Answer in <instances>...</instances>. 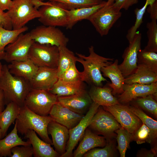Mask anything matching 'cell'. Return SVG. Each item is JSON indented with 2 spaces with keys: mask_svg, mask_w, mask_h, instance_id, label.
<instances>
[{
  "mask_svg": "<svg viewBox=\"0 0 157 157\" xmlns=\"http://www.w3.org/2000/svg\"><path fill=\"white\" fill-rule=\"evenodd\" d=\"M52 120L49 116H42L33 112L26 106L21 107L19 114L16 120L18 132L25 135L29 130L35 131L45 142L52 144L48 135V125Z\"/></svg>",
  "mask_w": 157,
  "mask_h": 157,
  "instance_id": "obj_3",
  "label": "cell"
},
{
  "mask_svg": "<svg viewBox=\"0 0 157 157\" xmlns=\"http://www.w3.org/2000/svg\"><path fill=\"white\" fill-rule=\"evenodd\" d=\"M17 130L15 123L13 129L5 138L0 139V157H11V149L17 146H31L29 140L27 141H23L17 134Z\"/></svg>",
  "mask_w": 157,
  "mask_h": 157,
  "instance_id": "obj_27",
  "label": "cell"
},
{
  "mask_svg": "<svg viewBox=\"0 0 157 157\" xmlns=\"http://www.w3.org/2000/svg\"><path fill=\"white\" fill-rule=\"evenodd\" d=\"M156 20H151L147 24L148 41L144 49L157 52V24Z\"/></svg>",
  "mask_w": 157,
  "mask_h": 157,
  "instance_id": "obj_39",
  "label": "cell"
},
{
  "mask_svg": "<svg viewBox=\"0 0 157 157\" xmlns=\"http://www.w3.org/2000/svg\"><path fill=\"white\" fill-rule=\"evenodd\" d=\"M59 56L57 69L58 77L73 64L76 63L77 57L65 46L58 47Z\"/></svg>",
  "mask_w": 157,
  "mask_h": 157,
  "instance_id": "obj_30",
  "label": "cell"
},
{
  "mask_svg": "<svg viewBox=\"0 0 157 157\" xmlns=\"http://www.w3.org/2000/svg\"><path fill=\"white\" fill-rule=\"evenodd\" d=\"M12 0H0V8L3 11L8 10L12 4Z\"/></svg>",
  "mask_w": 157,
  "mask_h": 157,
  "instance_id": "obj_46",
  "label": "cell"
},
{
  "mask_svg": "<svg viewBox=\"0 0 157 157\" xmlns=\"http://www.w3.org/2000/svg\"><path fill=\"white\" fill-rule=\"evenodd\" d=\"M156 0H146L145 4L141 8H136L134 10L136 15V20L135 24L128 31L126 38L129 43L133 39L138 29L143 22V18L148 6L153 4Z\"/></svg>",
  "mask_w": 157,
  "mask_h": 157,
  "instance_id": "obj_33",
  "label": "cell"
},
{
  "mask_svg": "<svg viewBox=\"0 0 157 157\" xmlns=\"http://www.w3.org/2000/svg\"><path fill=\"white\" fill-rule=\"evenodd\" d=\"M123 89V92L118 96V100L119 103L126 104L137 98L157 93V82L149 84L125 83Z\"/></svg>",
  "mask_w": 157,
  "mask_h": 157,
  "instance_id": "obj_15",
  "label": "cell"
},
{
  "mask_svg": "<svg viewBox=\"0 0 157 157\" xmlns=\"http://www.w3.org/2000/svg\"><path fill=\"white\" fill-rule=\"evenodd\" d=\"M6 12L13 30L22 28L29 21L40 16L38 9L34 7L32 0H13Z\"/></svg>",
  "mask_w": 157,
  "mask_h": 157,
  "instance_id": "obj_4",
  "label": "cell"
},
{
  "mask_svg": "<svg viewBox=\"0 0 157 157\" xmlns=\"http://www.w3.org/2000/svg\"><path fill=\"white\" fill-rule=\"evenodd\" d=\"M112 91L110 87L92 85L88 93L92 102L99 106H108L120 103L113 95Z\"/></svg>",
  "mask_w": 157,
  "mask_h": 157,
  "instance_id": "obj_24",
  "label": "cell"
},
{
  "mask_svg": "<svg viewBox=\"0 0 157 157\" xmlns=\"http://www.w3.org/2000/svg\"><path fill=\"white\" fill-rule=\"evenodd\" d=\"M40 0L43 1H44V0Z\"/></svg>",
  "mask_w": 157,
  "mask_h": 157,
  "instance_id": "obj_52",
  "label": "cell"
},
{
  "mask_svg": "<svg viewBox=\"0 0 157 157\" xmlns=\"http://www.w3.org/2000/svg\"><path fill=\"white\" fill-rule=\"evenodd\" d=\"M147 12L150 14V18L151 20L157 19V0L151 5H149L147 8Z\"/></svg>",
  "mask_w": 157,
  "mask_h": 157,
  "instance_id": "obj_45",
  "label": "cell"
},
{
  "mask_svg": "<svg viewBox=\"0 0 157 157\" xmlns=\"http://www.w3.org/2000/svg\"><path fill=\"white\" fill-rule=\"evenodd\" d=\"M88 127L108 140L114 136V131L122 127L110 113L99 106Z\"/></svg>",
  "mask_w": 157,
  "mask_h": 157,
  "instance_id": "obj_8",
  "label": "cell"
},
{
  "mask_svg": "<svg viewBox=\"0 0 157 157\" xmlns=\"http://www.w3.org/2000/svg\"><path fill=\"white\" fill-rule=\"evenodd\" d=\"M157 82V72L144 65L138 64L135 71L125 78L126 84L139 83L149 84Z\"/></svg>",
  "mask_w": 157,
  "mask_h": 157,
  "instance_id": "obj_23",
  "label": "cell"
},
{
  "mask_svg": "<svg viewBox=\"0 0 157 157\" xmlns=\"http://www.w3.org/2000/svg\"><path fill=\"white\" fill-rule=\"evenodd\" d=\"M138 0H115L113 5L121 10H128L130 7L138 3Z\"/></svg>",
  "mask_w": 157,
  "mask_h": 157,
  "instance_id": "obj_43",
  "label": "cell"
},
{
  "mask_svg": "<svg viewBox=\"0 0 157 157\" xmlns=\"http://www.w3.org/2000/svg\"><path fill=\"white\" fill-rule=\"evenodd\" d=\"M131 134V141H136L138 144L146 142L150 143H152L151 131L143 123Z\"/></svg>",
  "mask_w": 157,
  "mask_h": 157,
  "instance_id": "obj_41",
  "label": "cell"
},
{
  "mask_svg": "<svg viewBox=\"0 0 157 157\" xmlns=\"http://www.w3.org/2000/svg\"><path fill=\"white\" fill-rule=\"evenodd\" d=\"M47 131L48 134L51 136L52 144L56 151L60 156L65 152L67 142L69 138V129L52 120L48 125Z\"/></svg>",
  "mask_w": 157,
  "mask_h": 157,
  "instance_id": "obj_19",
  "label": "cell"
},
{
  "mask_svg": "<svg viewBox=\"0 0 157 157\" xmlns=\"http://www.w3.org/2000/svg\"><path fill=\"white\" fill-rule=\"evenodd\" d=\"M130 110L137 116L150 129L152 142L157 137V121L149 116L139 107L135 105L129 106Z\"/></svg>",
  "mask_w": 157,
  "mask_h": 157,
  "instance_id": "obj_32",
  "label": "cell"
},
{
  "mask_svg": "<svg viewBox=\"0 0 157 157\" xmlns=\"http://www.w3.org/2000/svg\"><path fill=\"white\" fill-rule=\"evenodd\" d=\"M61 4L66 9L69 10L97 5L101 3L102 0H49Z\"/></svg>",
  "mask_w": 157,
  "mask_h": 157,
  "instance_id": "obj_35",
  "label": "cell"
},
{
  "mask_svg": "<svg viewBox=\"0 0 157 157\" xmlns=\"http://www.w3.org/2000/svg\"><path fill=\"white\" fill-rule=\"evenodd\" d=\"M2 135L1 129L0 127V139H1L2 138Z\"/></svg>",
  "mask_w": 157,
  "mask_h": 157,
  "instance_id": "obj_51",
  "label": "cell"
},
{
  "mask_svg": "<svg viewBox=\"0 0 157 157\" xmlns=\"http://www.w3.org/2000/svg\"><path fill=\"white\" fill-rule=\"evenodd\" d=\"M5 105L6 103L3 91L0 88V113L4 109Z\"/></svg>",
  "mask_w": 157,
  "mask_h": 157,
  "instance_id": "obj_48",
  "label": "cell"
},
{
  "mask_svg": "<svg viewBox=\"0 0 157 157\" xmlns=\"http://www.w3.org/2000/svg\"><path fill=\"white\" fill-rule=\"evenodd\" d=\"M120 10L113 4H106L97 10L88 19L101 36L107 35L121 17Z\"/></svg>",
  "mask_w": 157,
  "mask_h": 157,
  "instance_id": "obj_6",
  "label": "cell"
},
{
  "mask_svg": "<svg viewBox=\"0 0 157 157\" xmlns=\"http://www.w3.org/2000/svg\"><path fill=\"white\" fill-rule=\"evenodd\" d=\"M89 55L88 56L76 53L78 56L77 61L81 63L84 67L83 81L92 85L101 87L102 82L107 81V80L102 75L101 69L112 63L114 58L98 55L95 52L92 46L89 47Z\"/></svg>",
  "mask_w": 157,
  "mask_h": 157,
  "instance_id": "obj_2",
  "label": "cell"
},
{
  "mask_svg": "<svg viewBox=\"0 0 157 157\" xmlns=\"http://www.w3.org/2000/svg\"><path fill=\"white\" fill-rule=\"evenodd\" d=\"M58 79L67 82H83V73L78 70L74 63L62 74Z\"/></svg>",
  "mask_w": 157,
  "mask_h": 157,
  "instance_id": "obj_40",
  "label": "cell"
},
{
  "mask_svg": "<svg viewBox=\"0 0 157 157\" xmlns=\"http://www.w3.org/2000/svg\"><path fill=\"white\" fill-rule=\"evenodd\" d=\"M23 33L20 34L14 42L6 47L1 60L10 63L14 61L24 60L28 58L29 52L34 41L30 32Z\"/></svg>",
  "mask_w": 157,
  "mask_h": 157,
  "instance_id": "obj_10",
  "label": "cell"
},
{
  "mask_svg": "<svg viewBox=\"0 0 157 157\" xmlns=\"http://www.w3.org/2000/svg\"><path fill=\"white\" fill-rule=\"evenodd\" d=\"M58 100L64 106L80 114H84L88 110L92 102L87 91L79 94L58 97Z\"/></svg>",
  "mask_w": 157,
  "mask_h": 157,
  "instance_id": "obj_18",
  "label": "cell"
},
{
  "mask_svg": "<svg viewBox=\"0 0 157 157\" xmlns=\"http://www.w3.org/2000/svg\"><path fill=\"white\" fill-rule=\"evenodd\" d=\"M28 30L26 26L18 30H8L0 24V60L4 54L6 47L14 42L20 34Z\"/></svg>",
  "mask_w": 157,
  "mask_h": 157,
  "instance_id": "obj_31",
  "label": "cell"
},
{
  "mask_svg": "<svg viewBox=\"0 0 157 157\" xmlns=\"http://www.w3.org/2000/svg\"><path fill=\"white\" fill-rule=\"evenodd\" d=\"M58 79L57 68L39 67L29 81L32 89L49 90Z\"/></svg>",
  "mask_w": 157,
  "mask_h": 157,
  "instance_id": "obj_17",
  "label": "cell"
},
{
  "mask_svg": "<svg viewBox=\"0 0 157 157\" xmlns=\"http://www.w3.org/2000/svg\"><path fill=\"white\" fill-rule=\"evenodd\" d=\"M116 139L118 143L117 148L121 157H125L127 149L131 141V134L125 129L121 127L117 130Z\"/></svg>",
  "mask_w": 157,
  "mask_h": 157,
  "instance_id": "obj_37",
  "label": "cell"
},
{
  "mask_svg": "<svg viewBox=\"0 0 157 157\" xmlns=\"http://www.w3.org/2000/svg\"><path fill=\"white\" fill-rule=\"evenodd\" d=\"M58 97L49 90L31 89L24 103L30 110L42 116H48Z\"/></svg>",
  "mask_w": 157,
  "mask_h": 157,
  "instance_id": "obj_5",
  "label": "cell"
},
{
  "mask_svg": "<svg viewBox=\"0 0 157 157\" xmlns=\"http://www.w3.org/2000/svg\"><path fill=\"white\" fill-rule=\"evenodd\" d=\"M156 97H157V93L137 98L131 102H133L134 105L148 111L156 117L157 102Z\"/></svg>",
  "mask_w": 157,
  "mask_h": 157,
  "instance_id": "obj_34",
  "label": "cell"
},
{
  "mask_svg": "<svg viewBox=\"0 0 157 157\" xmlns=\"http://www.w3.org/2000/svg\"><path fill=\"white\" fill-rule=\"evenodd\" d=\"M0 88L4 93L6 105L13 102L20 107L24 105L25 98L32 89L28 81L12 74L6 65H3Z\"/></svg>",
  "mask_w": 157,
  "mask_h": 157,
  "instance_id": "obj_1",
  "label": "cell"
},
{
  "mask_svg": "<svg viewBox=\"0 0 157 157\" xmlns=\"http://www.w3.org/2000/svg\"><path fill=\"white\" fill-rule=\"evenodd\" d=\"M0 24L3 27L8 30L13 29L10 19L7 12H5L0 8Z\"/></svg>",
  "mask_w": 157,
  "mask_h": 157,
  "instance_id": "obj_44",
  "label": "cell"
},
{
  "mask_svg": "<svg viewBox=\"0 0 157 157\" xmlns=\"http://www.w3.org/2000/svg\"><path fill=\"white\" fill-rule=\"evenodd\" d=\"M30 33L35 42L58 47L66 46L69 40L60 30L54 26H39L32 30Z\"/></svg>",
  "mask_w": 157,
  "mask_h": 157,
  "instance_id": "obj_11",
  "label": "cell"
},
{
  "mask_svg": "<svg viewBox=\"0 0 157 157\" xmlns=\"http://www.w3.org/2000/svg\"><path fill=\"white\" fill-rule=\"evenodd\" d=\"M21 107L15 103L10 102L6 105V108L0 113V127L3 137L6 134L10 126L17 119Z\"/></svg>",
  "mask_w": 157,
  "mask_h": 157,
  "instance_id": "obj_29",
  "label": "cell"
},
{
  "mask_svg": "<svg viewBox=\"0 0 157 157\" xmlns=\"http://www.w3.org/2000/svg\"><path fill=\"white\" fill-rule=\"evenodd\" d=\"M49 91L57 97L79 94L86 91L83 81L67 82L59 79Z\"/></svg>",
  "mask_w": 157,
  "mask_h": 157,
  "instance_id": "obj_25",
  "label": "cell"
},
{
  "mask_svg": "<svg viewBox=\"0 0 157 157\" xmlns=\"http://www.w3.org/2000/svg\"><path fill=\"white\" fill-rule=\"evenodd\" d=\"M156 154V151L154 149L150 150L141 151L139 152L138 156L142 157H154Z\"/></svg>",
  "mask_w": 157,
  "mask_h": 157,
  "instance_id": "obj_47",
  "label": "cell"
},
{
  "mask_svg": "<svg viewBox=\"0 0 157 157\" xmlns=\"http://www.w3.org/2000/svg\"><path fill=\"white\" fill-rule=\"evenodd\" d=\"M141 34L137 31L132 41L124 52L123 62L118 65V68L124 78L132 74L137 68L138 55L141 49Z\"/></svg>",
  "mask_w": 157,
  "mask_h": 157,
  "instance_id": "obj_14",
  "label": "cell"
},
{
  "mask_svg": "<svg viewBox=\"0 0 157 157\" xmlns=\"http://www.w3.org/2000/svg\"><path fill=\"white\" fill-rule=\"evenodd\" d=\"M99 106L92 102L85 115L74 127L69 129V138L67 143L65 152L60 157L73 156V150L82 138L85 129L97 112Z\"/></svg>",
  "mask_w": 157,
  "mask_h": 157,
  "instance_id": "obj_12",
  "label": "cell"
},
{
  "mask_svg": "<svg viewBox=\"0 0 157 157\" xmlns=\"http://www.w3.org/2000/svg\"><path fill=\"white\" fill-rule=\"evenodd\" d=\"M138 64L146 65L157 72V53L141 49L138 53Z\"/></svg>",
  "mask_w": 157,
  "mask_h": 157,
  "instance_id": "obj_36",
  "label": "cell"
},
{
  "mask_svg": "<svg viewBox=\"0 0 157 157\" xmlns=\"http://www.w3.org/2000/svg\"><path fill=\"white\" fill-rule=\"evenodd\" d=\"M3 65H2L0 61V76H1L2 70Z\"/></svg>",
  "mask_w": 157,
  "mask_h": 157,
  "instance_id": "obj_50",
  "label": "cell"
},
{
  "mask_svg": "<svg viewBox=\"0 0 157 157\" xmlns=\"http://www.w3.org/2000/svg\"><path fill=\"white\" fill-rule=\"evenodd\" d=\"M118 60L116 59L113 63L101 69L103 75L110 79L111 83L109 86L112 89L113 95L122 93L124 91L125 78L118 67Z\"/></svg>",
  "mask_w": 157,
  "mask_h": 157,
  "instance_id": "obj_21",
  "label": "cell"
},
{
  "mask_svg": "<svg viewBox=\"0 0 157 157\" xmlns=\"http://www.w3.org/2000/svg\"><path fill=\"white\" fill-rule=\"evenodd\" d=\"M30 141L33 150L35 157H58L60 155L51 146V144L41 140L35 132L28 130L24 135Z\"/></svg>",
  "mask_w": 157,
  "mask_h": 157,
  "instance_id": "obj_22",
  "label": "cell"
},
{
  "mask_svg": "<svg viewBox=\"0 0 157 157\" xmlns=\"http://www.w3.org/2000/svg\"><path fill=\"white\" fill-rule=\"evenodd\" d=\"M110 139L106 140L105 147L102 148H93L85 153L84 157H112L115 156L114 144Z\"/></svg>",
  "mask_w": 157,
  "mask_h": 157,
  "instance_id": "obj_38",
  "label": "cell"
},
{
  "mask_svg": "<svg viewBox=\"0 0 157 157\" xmlns=\"http://www.w3.org/2000/svg\"><path fill=\"white\" fill-rule=\"evenodd\" d=\"M7 67L12 74L28 81L35 75L39 67L29 58L24 60L13 61Z\"/></svg>",
  "mask_w": 157,
  "mask_h": 157,
  "instance_id": "obj_26",
  "label": "cell"
},
{
  "mask_svg": "<svg viewBox=\"0 0 157 157\" xmlns=\"http://www.w3.org/2000/svg\"><path fill=\"white\" fill-rule=\"evenodd\" d=\"M59 56L58 47L34 42L31 45L28 58L38 67L57 68Z\"/></svg>",
  "mask_w": 157,
  "mask_h": 157,
  "instance_id": "obj_7",
  "label": "cell"
},
{
  "mask_svg": "<svg viewBox=\"0 0 157 157\" xmlns=\"http://www.w3.org/2000/svg\"><path fill=\"white\" fill-rule=\"evenodd\" d=\"M82 139L73 153L74 157H82L86 152L97 147H103L107 142L105 138L93 132L88 127L85 129Z\"/></svg>",
  "mask_w": 157,
  "mask_h": 157,
  "instance_id": "obj_20",
  "label": "cell"
},
{
  "mask_svg": "<svg viewBox=\"0 0 157 157\" xmlns=\"http://www.w3.org/2000/svg\"><path fill=\"white\" fill-rule=\"evenodd\" d=\"M38 10L40 14L38 20L43 25L66 27L68 10L61 4L50 1L49 4L42 6Z\"/></svg>",
  "mask_w": 157,
  "mask_h": 157,
  "instance_id": "obj_9",
  "label": "cell"
},
{
  "mask_svg": "<svg viewBox=\"0 0 157 157\" xmlns=\"http://www.w3.org/2000/svg\"><path fill=\"white\" fill-rule=\"evenodd\" d=\"M107 1H103L97 5L87 7L67 10V29H71L78 22L84 19H88L94 13L105 5Z\"/></svg>",
  "mask_w": 157,
  "mask_h": 157,
  "instance_id": "obj_28",
  "label": "cell"
},
{
  "mask_svg": "<svg viewBox=\"0 0 157 157\" xmlns=\"http://www.w3.org/2000/svg\"><path fill=\"white\" fill-rule=\"evenodd\" d=\"M110 113L121 127L131 134L134 133L142 124L140 119L129 109V106L120 103L113 106H102Z\"/></svg>",
  "mask_w": 157,
  "mask_h": 157,
  "instance_id": "obj_13",
  "label": "cell"
},
{
  "mask_svg": "<svg viewBox=\"0 0 157 157\" xmlns=\"http://www.w3.org/2000/svg\"><path fill=\"white\" fill-rule=\"evenodd\" d=\"M49 115L53 120L65 126L68 129L75 126L84 115L74 112L58 101L52 106Z\"/></svg>",
  "mask_w": 157,
  "mask_h": 157,
  "instance_id": "obj_16",
  "label": "cell"
},
{
  "mask_svg": "<svg viewBox=\"0 0 157 157\" xmlns=\"http://www.w3.org/2000/svg\"><path fill=\"white\" fill-rule=\"evenodd\" d=\"M115 0H108L107 3L109 5H112L114 2Z\"/></svg>",
  "mask_w": 157,
  "mask_h": 157,
  "instance_id": "obj_49",
  "label": "cell"
},
{
  "mask_svg": "<svg viewBox=\"0 0 157 157\" xmlns=\"http://www.w3.org/2000/svg\"><path fill=\"white\" fill-rule=\"evenodd\" d=\"M31 146L19 145L13 147L11 149V157H32L33 155V150Z\"/></svg>",
  "mask_w": 157,
  "mask_h": 157,
  "instance_id": "obj_42",
  "label": "cell"
}]
</instances>
